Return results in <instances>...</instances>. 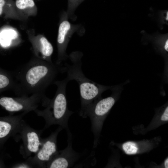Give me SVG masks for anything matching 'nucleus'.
Instances as JSON below:
<instances>
[{
  "instance_id": "obj_19",
  "label": "nucleus",
  "mask_w": 168,
  "mask_h": 168,
  "mask_svg": "<svg viewBox=\"0 0 168 168\" xmlns=\"http://www.w3.org/2000/svg\"><path fill=\"white\" fill-rule=\"evenodd\" d=\"M5 4L4 0H0V15H1L3 12V7Z\"/></svg>"
},
{
  "instance_id": "obj_3",
  "label": "nucleus",
  "mask_w": 168,
  "mask_h": 168,
  "mask_svg": "<svg viewBox=\"0 0 168 168\" xmlns=\"http://www.w3.org/2000/svg\"><path fill=\"white\" fill-rule=\"evenodd\" d=\"M69 81L67 77L62 80L55 81L54 84L56 85L57 89L54 98L44 109L34 110L38 116L43 117L45 121L44 130L53 124L59 125L66 129L68 128V121L73 113L68 108L66 96V85Z\"/></svg>"
},
{
  "instance_id": "obj_1",
  "label": "nucleus",
  "mask_w": 168,
  "mask_h": 168,
  "mask_svg": "<svg viewBox=\"0 0 168 168\" xmlns=\"http://www.w3.org/2000/svg\"><path fill=\"white\" fill-rule=\"evenodd\" d=\"M65 72L64 67L42 59L32 61L13 72L19 96L33 94L46 96L47 88L54 84L58 75Z\"/></svg>"
},
{
  "instance_id": "obj_13",
  "label": "nucleus",
  "mask_w": 168,
  "mask_h": 168,
  "mask_svg": "<svg viewBox=\"0 0 168 168\" xmlns=\"http://www.w3.org/2000/svg\"><path fill=\"white\" fill-rule=\"evenodd\" d=\"M122 148L124 152L127 154H136L138 148L136 144L132 142H128L122 145Z\"/></svg>"
},
{
  "instance_id": "obj_9",
  "label": "nucleus",
  "mask_w": 168,
  "mask_h": 168,
  "mask_svg": "<svg viewBox=\"0 0 168 168\" xmlns=\"http://www.w3.org/2000/svg\"><path fill=\"white\" fill-rule=\"evenodd\" d=\"M77 27L72 24L67 17L60 23L57 39L58 56L56 64L60 65L63 61H65L68 57L66 50L69 39L77 29Z\"/></svg>"
},
{
  "instance_id": "obj_6",
  "label": "nucleus",
  "mask_w": 168,
  "mask_h": 168,
  "mask_svg": "<svg viewBox=\"0 0 168 168\" xmlns=\"http://www.w3.org/2000/svg\"><path fill=\"white\" fill-rule=\"evenodd\" d=\"M62 128L59 126L48 137L42 139L41 146L33 157H29L27 161L33 166L46 167L47 164L57 153V139Z\"/></svg>"
},
{
  "instance_id": "obj_5",
  "label": "nucleus",
  "mask_w": 168,
  "mask_h": 168,
  "mask_svg": "<svg viewBox=\"0 0 168 168\" xmlns=\"http://www.w3.org/2000/svg\"><path fill=\"white\" fill-rule=\"evenodd\" d=\"M50 100L46 96L33 94L30 96L2 97L0 98V105L10 112H22L27 114L37 109L40 103L45 107Z\"/></svg>"
},
{
  "instance_id": "obj_17",
  "label": "nucleus",
  "mask_w": 168,
  "mask_h": 168,
  "mask_svg": "<svg viewBox=\"0 0 168 168\" xmlns=\"http://www.w3.org/2000/svg\"><path fill=\"white\" fill-rule=\"evenodd\" d=\"M33 166L27 160L26 162L19 163L15 164L13 166V168H31Z\"/></svg>"
},
{
  "instance_id": "obj_14",
  "label": "nucleus",
  "mask_w": 168,
  "mask_h": 168,
  "mask_svg": "<svg viewBox=\"0 0 168 168\" xmlns=\"http://www.w3.org/2000/svg\"><path fill=\"white\" fill-rule=\"evenodd\" d=\"M15 4L16 7L21 10L32 8L35 5L33 0H16Z\"/></svg>"
},
{
  "instance_id": "obj_20",
  "label": "nucleus",
  "mask_w": 168,
  "mask_h": 168,
  "mask_svg": "<svg viewBox=\"0 0 168 168\" xmlns=\"http://www.w3.org/2000/svg\"><path fill=\"white\" fill-rule=\"evenodd\" d=\"M164 165L165 167L166 168H168V159L167 158L164 162Z\"/></svg>"
},
{
  "instance_id": "obj_11",
  "label": "nucleus",
  "mask_w": 168,
  "mask_h": 168,
  "mask_svg": "<svg viewBox=\"0 0 168 168\" xmlns=\"http://www.w3.org/2000/svg\"><path fill=\"white\" fill-rule=\"evenodd\" d=\"M26 113L11 117L7 121L0 120V139L9 136H15L18 133L23 120L22 118Z\"/></svg>"
},
{
  "instance_id": "obj_18",
  "label": "nucleus",
  "mask_w": 168,
  "mask_h": 168,
  "mask_svg": "<svg viewBox=\"0 0 168 168\" xmlns=\"http://www.w3.org/2000/svg\"><path fill=\"white\" fill-rule=\"evenodd\" d=\"M161 120L164 121L168 120V107L166 106L164 109V111L161 116Z\"/></svg>"
},
{
  "instance_id": "obj_2",
  "label": "nucleus",
  "mask_w": 168,
  "mask_h": 168,
  "mask_svg": "<svg viewBox=\"0 0 168 168\" xmlns=\"http://www.w3.org/2000/svg\"><path fill=\"white\" fill-rule=\"evenodd\" d=\"M82 54L79 52L71 54L69 58L72 65L65 64V72L70 81L75 80L79 87L81 108L80 115L85 117L86 113L92 103L100 97L102 93L113 86H106L97 83L87 78L84 74L82 69L81 58Z\"/></svg>"
},
{
  "instance_id": "obj_10",
  "label": "nucleus",
  "mask_w": 168,
  "mask_h": 168,
  "mask_svg": "<svg viewBox=\"0 0 168 168\" xmlns=\"http://www.w3.org/2000/svg\"><path fill=\"white\" fill-rule=\"evenodd\" d=\"M143 34L144 41L151 42L156 52L164 57L165 61L164 77L166 81H167L168 79V34H161L158 32L150 35L144 32Z\"/></svg>"
},
{
  "instance_id": "obj_16",
  "label": "nucleus",
  "mask_w": 168,
  "mask_h": 168,
  "mask_svg": "<svg viewBox=\"0 0 168 168\" xmlns=\"http://www.w3.org/2000/svg\"><path fill=\"white\" fill-rule=\"evenodd\" d=\"M158 21L160 24H167L168 20V11H162L161 13H158Z\"/></svg>"
},
{
  "instance_id": "obj_15",
  "label": "nucleus",
  "mask_w": 168,
  "mask_h": 168,
  "mask_svg": "<svg viewBox=\"0 0 168 168\" xmlns=\"http://www.w3.org/2000/svg\"><path fill=\"white\" fill-rule=\"evenodd\" d=\"M11 30H5L2 32L0 34V43L2 46H8L10 43V41L12 38Z\"/></svg>"
},
{
  "instance_id": "obj_7",
  "label": "nucleus",
  "mask_w": 168,
  "mask_h": 168,
  "mask_svg": "<svg viewBox=\"0 0 168 168\" xmlns=\"http://www.w3.org/2000/svg\"><path fill=\"white\" fill-rule=\"evenodd\" d=\"M43 130L34 129L23 120L18 134L20 135L22 141L20 152L24 158L29 157L39 150L41 144L40 135Z\"/></svg>"
},
{
  "instance_id": "obj_8",
  "label": "nucleus",
  "mask_w": 168,
  "mask_h": 168,
  "mask_svg": "<svg viewBox=\"0 0 168 168\" xmlns=\"http://www.w3.org/2000/svg\"><path fill=\"white\" fill-rule=\"evenodd\" d=\"M68 134V145L64 149L57 153L47 164L46 167L49 168H67L72 167L80 156L79 153L75 152L72 146V135L68 128L66 129Z\"/></svg>"
},
{
  "instance_id": "obj_12",
  "label": "nucleus",
  "mask_w": 168,
  "mask_h": 168,
  "mask_svg": "<svg viewBox=\"0 0 168 168\" xmlns=\"http://www.w3.org/2000/svg\"><path fill=\"white\" fill-rule=\"evenodd\" d=\"M35 53L40 59L52 62L51 57L54 51L51 44L46 38L42 36L39 40L33 45Z\"/></svg>"
},
{
  "instance_id": "obj_4",
  "label": "nucleus",
  "mask_w": 168,
  "mask_h": 168,
  "mask_svg": "<svg viewBox=\"0 0 168 168\" xmlns=\"http://www.w3.org/2000/svg\"><path fill=\"white\" fill-rule=\"evenodd\" d=\"M124 83L113 86L111 89L112 94L104 98H99L94 101L87 110L85 118L88 116L91 120V130L95 136L94 146L97 142V136L103 119L106 115L115 104L117 98L122 92Z\"/></svg>"
}]
</instances>
